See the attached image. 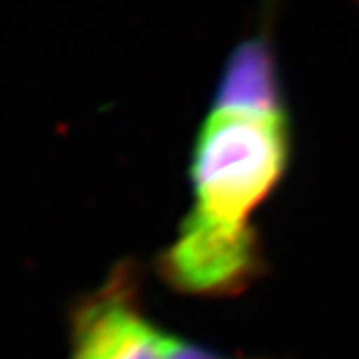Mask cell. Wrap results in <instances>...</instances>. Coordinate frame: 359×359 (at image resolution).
Listing matches in <instances>:
<instances>
[{
  "label": "cell",
  "mask_w": 359,
  "mask_h": 359,
  "mask_svg": "<svg viewBox=\"0 0 359 359\" xmlns=\"http://www.w3.org/2000/svg\"><path fill=\"white\" fill-rule=\"evenodd\" d=\"M164 341L142 308L138 271L122 262L72 309L68 359H162Z\"/></svg>",
  "instance_id": "obj_2"
},
{
  "label": "cell",
  "mask_w": 359,
  "mask_h": 359,
  "mask_svg": "<svg viewBox=\"0 0 359 359\" xmlns=\"http://www.w3.org/2000/svg\"><path fill=\"white\" fill-rule=\"evenodd\" d=\"M292 154L278 80L222 78L190 158L194 205L186 218L254 230L252 214L283 178Z\"/></svg>",
  "instance_id": "obj_1"
},
{
  "label": "cell",
  "mask_w": 359,
  "mask_h": 359,
  "mask_svg": "<svg viewBox=\"0 0 359 359\" xmlns=\"http://www.w3.org/2000/svg\"><path fill=\"white\" fill-rule=\"evenodd\" d=\"M162 359H230L210 347L196 344L192 339L166 334L164 341V358Z\"/></svg>",
  "instance_id": "obj_4"
},
{
  "label": "cell",
  "mask_w": 359,
  "mask_h": 359,
  "mask_svg": "<svg viewBox=\"0 0 359 359\" xmlns=\"http://www.w3.org/2000/svg\"><path fill=\"white\" fill-rule=\"evenodd\" d=\"M156 266L180 294L216 297L245 290L259 276L264 257L254 230H226L184 218Z\"/></svg>",
  "instance_id": "obj_3"
}]
</instances>
